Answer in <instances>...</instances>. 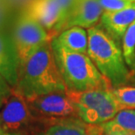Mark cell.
I'll return each mask as SVG.
<instances>
[{
    "label": "cell",
    "mask_w": 135,
    "mask_h": 135,
    "mask_svg": "<svg viewBox=\"0 0 135 135\" xmlns=\"http://www.w3.org/2000/svg\"><path fill=\"white\" fill-rule=\"evenodd\" d=\"M51 42L34 52L19 68L18 85L14 89L27 100L68 91L59 70Z\"/></svg>",
    "instance_id": "6da1fadb"
},
{
    "label": "cell",
    "mask_w": 135,
    "mask_h": 135,
    "mask_svg": "<svg viewBox=\"0 0 135 135\" xmlns=\"http://www.w3.org/2000/svg\"><path fill=\"white\" fill-rule=\"evenodd\" d=\"M87 55L113 88L127 85L132 79L126 64L121 45L97 25L87 30Z\"/></svg>",
    "instance_id": "7a4b0ae2"
},
{
    "label": "cell",
    "mask_w": 135,
    "mask_h": 135,
    "mask_svg": "<svg viewBox=\"0 0 135 135\" xmlns=\"http://www.w3.org/2000/svg\"><path fill=\"white\" fill-rule=\"evenodd\" d=\"M60 74L68 91L82 93L112 89L111 83L99 73L87 54L73 52L51 42Z\"/></svg>",
    "instance_id": "3957f363"
},
{
    "label": "cell",
    "mask_w": 135,
    "mask_h": 135,
    "mask_svg": "<svg viewBox=\"0 0 135 135\" xmlns=\"http://www.w3.org/2000/svg\"><path fill=\"white\" fill-rule=\"evenodd\" d=\"M68 94L76 106L77 115L89 126L105 124L122 110L114 99L111 89L82 93L68 91Z\"/></svg>",
    "instance_id": "277c9868"
},
{
    "label": "cell",
    "mask_w": 135,
    "mask_h": 135,
    "mask_svg": "<svg viewBox=\"0 0 135 135\" xmlns=\"http://www.w3.org/2000/svg\"><path fill=\"white\" fill-rule=\"evenodd\" d=\"M11 38L18 55L19 68L34 52L52 40L51 34L24 11H20L16 19Z\"/></svg>",
    "instance_id": "5b68a950"
},
{
    "label": "cell",
    "mask_w": 135,
    "mask_h": 135,
    "mask_svg": "<svg viewBox=\"0 0 135 135\" xmlns=\"http://www.w3.org/2000/svg\"><path fill=\"white\" fill-rule=\"evenodd\" d=\"M33 119V113L26 99L13 88L11 94L4 101L0 112L4 133H21L20 130L29 125Z\"/></svg>",
    "instance_id": "8992f818"
},
{
    "label": "cell",
    "mask_w": 135,
    "mask_h": 135,
    "mask_svg": "<svg viewBox=\"0 0 135 135\" xmlns=\"http://www.w3.org/2000/svg\"><path fill=\"white\" fill-rule=\"evenodd\" d=\"M27 101L33 114H39L45 118L63 119L77 114L76 106L68 91L49 93Z\"/></svg>",
    "instance_id": "52a82bcc"
},
{
    "label": "cell",
    "mask_w": 135,
    "mask_h": 135,
    "mask_svg": "<svg viewBox=\"0 0 135 135\" xmlns=\"http://www.w3.org/2000/svg\"><path fill=\"white\" fill-rule=\"evenodd\" d=\"M23 11L38 21L52 38L58 36L61 23V11L58 0H31Z\"/></svg>",
    "instance_id": "ba28073f"
},
{
    "label": "cell",
    "mask_w": 135,
    "mask_h": 135,
    "mask_svg": "<svg viewBox=\"0 0 135 135\" xmlns=\"http://www.w3.org/2000/svg\"><path fill=\"white\" fill-rule=\"evenodd\" d=\"M104 10L99 0H76L63 31L75 26L86 30L96 26Z\"/></svg>",
    "instance_id": "9c48e42d"
},
{
    "label": "cell",
    "mask_w": 135,
    "mask_h": 135,
    "mask_svg": "<svg viewBox=\"0 0 135 135\" xmlns=\"http://www.w3.org/2000/svg\"><path fill=\"white\" fill-rule=\"evenodd\" d=\"M19 63L12 38L5 31H0V74L12 88L18 81Z\"/></svg>",
    "instance_id": "30bf717a"
},
{
    "label": "cell",
    "mask_w": 135,
    "mask_h": 135,
    "mask_svg": "<svg viewBox=\"0 0 135 135\" xmlns=\"http://www.w3.org/2000/svg\"><path fill=\"white\" fill-rule=\"evenodd\" d=\"M134 21L135 4L120 11H104L99 25L120 44L126 30Z\"/></svg>",
    "instance_id": "8fae6325"
},
{
    "label": "cell",
    "mask_w": 135,
    "mask_h": 135,
    "mask_svg": "<svg viewBox=\"0 0 135 135\" xmlns=\"http://www.w3.org/2000/svg\"><path fill=\"white\" fill-rule=\"evenodd\" d=\"M63 48L73 52L87 54L88 31L81 27H71L61 31L54 38Z\"/></svg>",
    "instance_id": "7c38bea8"
},
{
    "label": "cell",
    "mask_w": 135,
    "mask_h": 135,
    "mask_svg": "<svg viewBox=\"0 0 135 135\" xmlns=\"http://www.w3.org/2000/svg\"><path fill=\"white\" fill-rule=\"evenodd\" d=\"M98 126L103 133H124L135 134V110H120L111 120Z\"/></svg>",
    "instance_id": "4fadbf2b"
},
{
    "label": "cell",
    "mask_w": 135,
    "mask_h": 135,
    "mask_svg": "<svg viewBox=\"0 0 135 135\" xmlns=\"http://www.w3.org/2000/svg\"><path fill=\"white\" fill-rule=\"evenodd\" d=\"M37 135H88V125L78 120H60Z\"/></svg>",
    "instance_id": "5bb4252c"
},
{
    "label": "cell",
    "mask_w": 135,
    "mask_h": 135,
    "mask_svg": "<svg viewBox=\"0 0 135 135\" xmlns=\"http://www.w3.org/2000/svg\"><path fill=\"white\" fill-rule=\"evenodd\" d=\"M121 48L126 64L131 71L135 60V21L126 30L122 38Z\"/></svg>",
    "instance_id": "9a60e30c"
},
{
    "label": "cell",
    "mask_w": 135,
    "mask_h": 135,
    "mask_svg": "<svg viewBox=\"0 0 135 135\" xmlns=\"http://www.w3.org/2000/svg\"><path fill=\"white\" fill-rule=\"evenodd\" d=\"M111 91L114 99L121 109H134L135 110V86L124 85L112 88Z\"/></svg>",
    "instance_id": "2e32d148"
},
{
    "label": "cell",
    "mask_w": 135,
    "mask_h": 135,
    "mask_svg": "<svg viewBox=\"0 0 135 135\" xmlns=\"http://www.w3.org/2000/svg\"><path fill=\"white\" fill-rule=\"evenodd\" d=\"M104 11H116L132 6L135 3L126 0H99Z\"/></svg>",
    "instance_id": "e0dca14e"
},
{
    "label": "cell",
    "mask_w": 135,
    "mask_h": 135,
    "mask_svg": "<svg viewBox=\"0 0 135 135\" xmlns=\"http://www.w3.org/2000/svg\"><path fill=\"white\" fill-rule=\"evenodd\" d=\"M75 2L76 0H58L60 11H61V23H60L59 34L64 29L65 24L67 21L71 11H73V8L74 6V4H75Z\"/></svg>",
    "instance_id": "ac0fdd59"
},
{
    "label": "cell",
    "mask_w": 135,
    "mask_h": 135,
    "mask_svg": "<svg viewBox=\"0 0 135 135\" xmlns=\"http://www.w3.org/2000/svg\"><path fill=\"white\" fill-rule=\"evenodd\" d=\"M11 9L5 2V0H0V31H4L6 24L9 21V17Z\"/></svg>",
    "instance_id": "d6986e66"
},
{
    "label": "cell",
    "mask_w": 135,
    "mask_h": 135,
    "mask_svg": "<svg viewBox=\"0 0 135 135\" xmlns=\"http://www.w3.org/2000/svg\"><path fill=\"white\" fill-rule=\"evenodd\" d=\"M13 91V88L8 84L7 81L0 74V97L4 99V101L9 97Z\"/></svg>",
    "instance_id": "ffe728a7"
},
{
    "label": "cell",
    "mask_w": 135,
    "mask_h": 135,
    "mask_svg": "<svg viewBox=\"0 0 135 135\" xmlns=\"http://www.w3.org/2000/svg\"><path fill=\"white\" fill-rule=\"evenodd\" d=\"M31 0H5L9 7L12 10L20 9V11L25 10L27 5L30 4Z\"/></svg>",
    "instance_id": "44dd1931"
},
{
    "label": "cell",
    "mask_w": 135,
    "mask_h": 135,
    "mask_svg": "<svg viewBox=\"0 0 135 135\" xmlns=\"http://www.w3.org/2000/svg\"><path fill=\"white\" fill-rule=\"evenodd\" d=\"M88 135H103L101 130L98 126L88 125Z\"/></svg>",
    "instance_id": "7402d4cb"
},
{
    "label": "cell",
    "mask_w": 135,
    "mask_h": 135,
    "mask_svg": "<svg viewBox=\"0 0 135 135\" xmlns=\"http://www.w3.org/2000/svg\"><path fill=\"white\" fill-rule=\"evenodd\" d=\"M103 135H135V134H130V133H103Z\"/></svg>",
    "instance_id": "603a6c76"
},
{
    "label": "cell",
    "mask_w": 135,
    "mask_h": 135,
    "mask_svg": "<svg viewBox=\"0 0 135 135\" xmlns=\"http://www.w3.org/2000/svg\"><path fill=\"white\" fill-rule=\"evenodd\" d=\"M131 74H132V79H135V60H134L133 66V68H132V70H131Z\"/></svg>",
    "instance_id": "cb8c5ba5"
},
{
    "label": "cell",
    "mask_w": 135,
    "mask_h": 135,
    "mask_svg": "<svg viewBox=\"0 0 135 135\" xmlns=\"http://www.w3.org/2000/svg\"><path fill=\"white\" fill-rule=\"evenodd\" d=\"M2 135H23L22 133H4Z\"/></svg>",
    "instance_id": "d4e9b609"
},
{
    "label": "cell",
    "mask_w": 135,
    "mask_h": 135,
    "mask_svg": "<svg viewBox=\"0 0 135 135\" xmlns=\"http://www.w3.org/2000/svg\"><path fill=\"white\" fill-rule=\"evenodd\" d=\"M4 133V129H3V126H2V123H1V120H0V135H2L3 133Z\"/></svg>",
    "instance_id": "484cf974"
},
{
    "label": "cell",
    "mask_w": 135,
    "mask_h": 135,
    "mask_svg": "<svg viewBox=\"0 0 135 135\" xmlns=\"http://www.w3.org/2000/svg\"><path fill=\"white\" fill-rule=\"evenodd\" d=\"M129 85H133V86H135V79H133L130 80V82H129Z\"/></svg>",
    "instance_id": "4316f807"
},
{
    "label": "cell",
    "mask_w": 135,
    "mask_h": 135,
    "mask_svg": "<svg viewBox=\"0 0 135 135\" xmlns=\"http://www.w3.org/2000/svg\"><path fill=\"white\" fill-rule=\"evenodd\" d=\"M3 105H4V99H3L1 97H0V109H2Z\"/></svg>",
    "instance_id": "83f0119b"
},
{
    "label": "cell",
    "mask_w": 135,
    "mask_h": 135,
    "mask_svg": "<svg viewBox=\"0 0 135 135\" xmlns=\"http://www.w3.org/2000/svg\"><path fill=\"white\" fill-rule=\"evenodd\" d=\"M126 1H129V2H132V3H135V0H126Z\"/></svg>",
    "instance_id": "f1b7e54d"
}]
</instances>
